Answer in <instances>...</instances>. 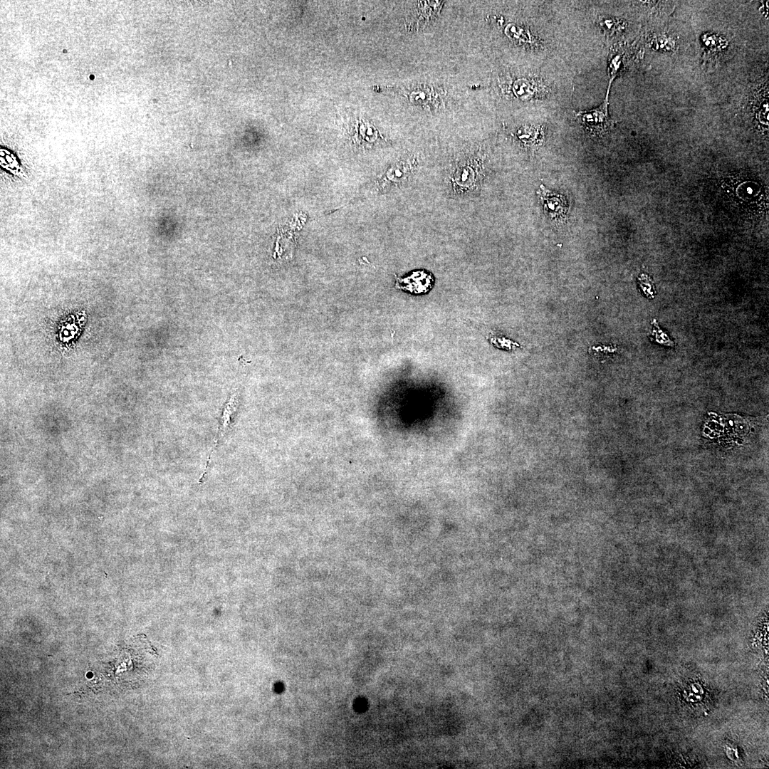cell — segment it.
<instances>
[{"mask_svg":"<svg viewBox=\"0 0 769 769\" xmlns=\"http://www.w3.org/2000/svg\"><path fill=\"white\" fill-rule=\"evenodd\" d=\"M484 163V156L479 150L459 155L446 172L445 179L449 194L461 198L474 195L485 177Z\"/></svg>","mask_w":769,"mask_h":769,"instance_id":"obj_1","label":"cell"},{"mask_svg":"<svg viewBox=\"0 0 769 769\" xmlns=\"http://www.w3.org/2000/svg\"><path fill=\"white\" fill-rule=\"evenodd\" d=\"M508 88L511 95L520 100L542 99L550 92L548 85L538 76L516 78L508 84Z\"/></svg>","mask_w":769,"mask_h":769,"instance_id":"obj_2","label":"cell"},{"mask_svg":"<svg viewBox=\"0 0 769 769\" xmlns=\"http://www.w3.org/2000/svg\"><path fill=\"white\" fill-rule=\"evenodd\" d=\"M608 94L609 89L604 102L597 108L575 113V117L578 120L592 132H603L611 127L614 122L608 113Z\"/></svg>","mask_w":769,"mask_h":769,"instance_id":"obj_3","label":"cell"},{"mask_svg":"<svg viewBox=\"0 0 769 769\" xmlns=\"http://www.w3.org/2000/svg\"><path fill=\"white\" fill-rule=\"evenodd\" d=\"M540 199L548 217L557 222L565 221L568 208L564 197L550 192L544 188L543 185L540 186Z\"/></svg>","mask_w":769,"mask_h":769,"instance_id":"obj_4","label":"cell"},{"mask_svg":"<svg viewBox=\"0 0 769 769\" xmlns=\"http://www.w3.org/2000/svg\"><path fill=\"white\" fill-rule=\"evenodd\" d=\"M418 164L417 157L413 156L391 167L383 177L384 187H393V185H401L407 183L416 173Z\"/></svg>","mask_w":769,"mask_h":769,"instance_id":"obj_5","label":"cell"},{"mask_svg":"<svg viewBox=\"0 0 769 769\" xmlns=\"http://www.w3.org/2000/svg\"><path fill=\"white\" fill-rule=\"evenodd\" d=\"M237 402H238V398H237L236 395H234L227 402V403L225 404V406H224V407L223 409V411H222V413H221V418H220V420H219V428L217 436H216L215 443L214 444V447L212 448V449H211V452L209 454V458L207 459V462H206V464L205 469H204V472L202 473V476L200 477L199 483L203 482L204 479L205 478V476L207 474V470H208V467H209V463H210V461H211V458L212 456L211 455H212L214 449L218 446V444L220 441L221 437L225 434V433H226V431L232 426L233 419H234V417L235 416L236 409H237V405H238Z\"/></svg>","mask_w":769,"mask_h":769,"instance_id":"obj_6","label":"cell"},{"mask_svg":"<svg viewBox=\"0 0 769 769\" xmlns=\"http://www.w3.org/2000/svg\"><path fill=\"white\" fill-rule=\"evenodd\" d=\"M431 278L424 272H417L408 278L402 280L404 284L402 288L407 289L417 293H424L429 290L431 286Z\"/></svg>","mask_w":769,"mask_h":769,"instance_id":"obj_7","label":"cell"},{"mask_svg":"<svg viewBox=\"0 0 769 769\" xmlns=\"http://www.w3.org/2000/svg\"><path fill=\"white\" fill-rule=\"evenodd\" d=\"M540 131L538 127L523 126L516 131L517 138L524 144H530L535 142L538 138Z\"/></svg>","mask_w":769,"mask_h":769,"instance_id":"obj_8","label":"cell"},{"mask_svg":"<svg viewBox=\"0 0 769 769\" xmlns=\"http://www.w3.org/2000/svg\"><path fill=\"white\" fill-rule=\"evenodd\" d=\"M600 25H602L605 30L612 32L613 31L619 29L621 27L622 23L615 19H606L600 22Z\"/></svg>","mask_w":769,"mask_h":769,"instance_id":"obj_9","label":"cell"}]
</instances>
